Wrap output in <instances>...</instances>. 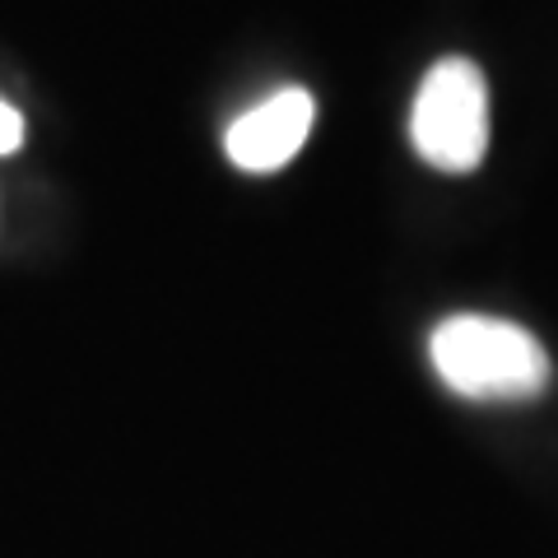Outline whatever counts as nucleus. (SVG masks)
I'll return each instance as SVG.
<instances>
[{
    "label": "nucleus",
    "instance_id": "nucleus-2",
    "mask_svg": "<svg viewBox=\"0 0 558 558\" xmlns=\"http://www.w3.org/2000/svg\"><path fill=\"white\" fill-rule=\"evenodd\" d=\"M410 140L433 168L470 172L488 154V84L465 57H442L424 75L410 112Z\"/></svg>",
    "mask_w": 558,
    "mask_h": 558
},
{
    "label": "nucleus",
    "instance_id": "nucleus-3",
    "mask_svg": "<svg viewBox=\"0 0 558 558\" xmlns=\"http://www.w3.org/2000/svg\"><path fill=\"white\" fill-rule=\"evenodd\" d=\"M307 131H312V94L279 89L275 98L256 102L252 112L233 121L229 135H223V149H229V159L242 172H275L303 149Z\"/></svg>",
    "mask_w": 558,
    "mask_h": 558
},
{
    "label": "nucleus",
    "instance_id": "nucleus-4",
    "mask_svg": "<svg viewBox=\"0 0 558 558\" xmlns=\"http://www.w3.org/2000/svg\"><path fill=\"white\" fill-rule=\"evenodd\" d=\"M20 145H24V117L10 102H0V154H14Z\"/></svg>",
    "mask_w": 558,
    "mask_h": 558
},
{
    "label": "nucleus",
    "instance_id": "nucleus-1",
    "mask_svg": "<svg viewBox=\"0 0 558 558\" xmlns=\"http://www.w3.org/2000/svg\"><path fill=\"white\" fill-rule=\"evenodd\" d=\"M438 377L465 400H526L549 381V354L526 326L502 317H447L428 340Z\"/></svg>",
    "mask_w": 558,
    "mask_h": 558
}]
</instances>
